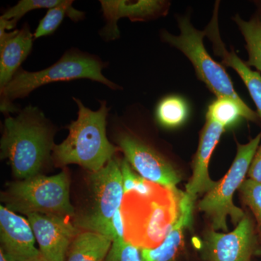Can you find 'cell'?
<instances>
[{
    "label": "cell",
    "instance_id": "obj_1",
    "mask_svg": "<svg viewBox=\"0 0 261 261\" xmlns=\"http://www.w3.org/2000/svg\"><path fill=\"white\" fill-rule=\"evenodd\" d=\"M55 126L36 106L6 115L1 139V159L8 160L15 177L20 180L40 174L49 161L55 144Z\"/></svg>",
    "mask_w": 261,
    "mask_h": 261
},
{
    "label": "cell",
    "instance_id": "obj_2",
    "mask_svg": "<svg viewBox=\"0 0 261 261\" xmlns=\"http://www.w3.org/2000/svg\"><path fill=\"white\" fill-rule=\"evenodd\" d=\"M184 196L176 187L158 184L148 195L125 193L121 207L125 240L140 250L159 247L179 217Z\"/></svg>",
    "mask_w": 261,
    "mask_h": 261
},
{
    "label": "cell",
    "instance_id": "obj_3",
    "mask_svg": "<svg viewBox=\"0 0 261 261\" xmlns=\"http://www.w3.org/2000/svg\"><path fill=\"white\" fill-rule=\"evenodd\" d=\"M77 105V118L67 126L68 137L55 145L53 157L60 166L76 164L91 172H97L114 158L118 147L107 136L108 118L111 108L100 101L97 111L87 108L80 99L73 97Z\"/></svg>",
    "mask_w": 261,
    "mask_h": 261
},
{
    "label": "cell",
    "instance_id": "obj_4",
    "mask_svg": "<svg viewBox=\"0 0 261 261\" xmlns=\"http://www.w3.org/2000/svg\"><path fill=\"white\" fill-rule=\"evenodd\" d=\"M108 63L95 55L80 49L65 51L54 64L39 71H28L20 68L5 88L0 92V109L5 115L18 113L13 104L15 99L29 97L36 89L55 82L89 80L106 86L111 90L121 87L106 78L102 73Z\"/></svg>",
    "mask_w": 261,
    "mask_h": 261
},
{
    "label": "cell",
    "instance_id": "obj_5",
    "mask_svg": "<svg viewBox=\"0 0 261 261\" xmlns=\"http://www.w3.org/2000/svg\"><path fill=\"white\" fill-rule=\"evenodd\" d=\"M178 24L179 35L163 31L161 33L163 42L177 48L186 56L193 65L199 80L204 82L217 98L232 99L243 110L247 120L257 121L258 115L240 98L224 67L215 61L206 50L203 43L205 31L201 32L195 29L189 15L178 17Z\"/></svg>",
    "mask_w": 261,
    "mask_h": 261
},
{
    "label": "cell",
    "instance_id": "obj_6",
    "mask_svg": "<svg viewBox=\"0 0 261 261\" xmlns=\"http://www.w3.org/2000/svg\"><path fill=\"white\" fill-rule=\"evenodd\" d=\"M65 171L39 174L10 185L7 193L8 208L16 212L69 217L74 214L70 203L69 180Z\"/></svg>",
    "mask_w": 261,
    "mask_h": 261
},
{
    "label": "cell",
    "instance_id": "obj_7",
    "mask_svg": "<svg viewBox=\"0 0 261 261\" xmlns=\"http://www.w3.org/2000/svg\"><path fill=\"white\" fill-rule=\"evenodd\" d=\"M260 142L261 132L245 145L238 143L236 157L231 168L199 202V210L207 215L215 231H227L228 217L237 225L245 217L243 211L233 203V196L245 181Z\"/></svg>",
    "mask_w": 261,
    "mask_h": 261
},
{
    "label": "cell",
    "instance_id": "obj_8",
    "mask_svg": "<svg viewBox=\"0 0 261 261\" xmlns=\"http://www.w3.org/2000/svg\"><path fill=\"white\" fill-rule=\"evenodd\" d=\"M120 164L121 161L114 157L104 167L90 175L94 208L92 214L79 221L77 225L80 227L87 231L107 234L111 220L121 209L124 196Z\"/></svg>",
    "mask_w": 261,
    "mask_h": 261
},
{
    "label": "cell",
    "instance_id": "obj_9",
    "mask_svg": "<svg viewBox=\"0 0 261 261\" xmlns=\"http://www.w3.org/2000/svg\"><path fill=\"white\" fill-rule=\"evenodd\" d=\"M116 143L130 166L147 181L168 187H176L181 181L178 171L159 151L126 127L117 132Z\"/></svg>",
    "mask_w": 261,
    "mask_h": 261
},
{
    "label": "cell",
    "instance_id": "obj_10",
    "mask_svg": "<svg viewBox=\"0 0 261 261\" xmlns=\"http://www.w3.org/2000/svg\"><path fill=\"white\" fill-rule=\"evenodd\" d=\"M259 239L253 221L245 214L231 232L207 231L202 256L206 261H250L258 252Z\"/></svg>",
    "mask_w": 261,
    "mask_h": 261
},
{
    "label": "cell",
    "instance_id": "obj_11",
    "mask_svg": "<svg viewBox=\"0 0 261 261\" xmlns=\"http://www.w3.org/2000/svg\"><path fill=\"white\" fill-rule=\"evenodd\" d=\"M101 11L106 24L99 34L106 42L121 37L118 22L127 18L132 22L149 21L166 16L170 2L163 0H100Z\"/></svg>",
    "mask_w": 261,
    "mask_h": 261
},
{
    "label": "cell",
    "instance_id": "obj_12",
    "mask_svg": "<svg viewBox=\"0 0 261 261\" xmlns=\"http://www.w3.org/2000/svg\"><path fill=\"white\" fill-rule=\"evenodd\" d=\"M39 251L46 261H65L78 230L68 217L42 214L27 215Z\"/></svg>",
    "mask_w": 261,
    "mask_h": 261
},
{
    "label": "cell",
    "instance_id": "obj_13",
    "mask_svg": "<svg viewBox=\"0 0 261 261\" xmlns=\"http://www.w3.org/2000/svg\"><path fill=\"white\" fill-rule=\"evenodd\" d=\"M224 128L217 122L206 118L205 126L201 132L198 148L194 159L193 173L185 192L190 204L193 206L199 195L207 193L216 186V181H213L209 176V162Z\"/></svg>",
    "mask_w": 261,
    "mask_h": 261
},
{
    "label": "cell",
    "instance_id": "obj_14",
    "mask_svg": "<svg viewBox=\"0 0 261 261\" xmlns=\"http://www.w3.org/2000/svg\"><path fill=\"white\" fill-rule=\"evenodd\" d=\"M0 238L5 253L22 261L41 253L35 247V235L28 221L5 206H0Z\"/></svg>",
    "mask_w": 261,
    "mask_h": 261
},
{
    "label": "cell",
    "instance_id": "obj_15",
    "mask_svg": "<svg viewBox=\"0 0 261 261\" xmlns=\"http://www.w3.org/2000/svg\"><path fill=\"white\" fill-rule=\"evenodd\" d=\"M34 34L28 23L20 30L0 29V92L13 80L28 58L34 44Z\"/></svg>",
    "mask_w": 261,
    "mask_h": 261
},
{
    "label": "cell",
    "instance_id": "obj_16",
    "mask_svg": "<svg viewBox=\"0 0 261 261\" xmlns=\"http://www.w3.org/2000/svg\"><path fill=\"white\" fill-rule=\"evenodd\" d=\"M205 36L213 44L214 53L222 59V64L231 67L238 72L243 81L257 110V115L261 119V75L247 66L245 62L240 59L233 51H228L220 37L218 11L215 10L210 23L206 27Z\"/></svg>",
    "mask_w": 261,
    "mask_h": 261
},
{
    "label": "cell",
    "instance_id": "obj_17",
    "mask_svg": "<svg viewBox=\"0 0 261 261\" xmlns=\"http://www.w3.org/2000/svg\"><path fill=\"white\" fill-rule=\"evenodd\" d=\"M193 207L185 193L181 213L177 221L159 247L141 250L142 260L176 261L178 252L183 244L184 232L192 219Z\"/></svg>",
    "mask_w": 261,
    "mask_h": 261
},
{
    "label": "cell",
    "instance_id": "obj_18",
    "mask_svg": "<svg viewBox=\"0 0 261 261\" xmlns=\"http://www.w3.org/2000/svg\"><path fill=\"white\" fill-rule=\"evenodd\" d=\"M113 240L92 231L79 232L72 242L65 261H105Z\"/></svg>",
    "mask_w": 261,
    "mask_h": 261
},
{
    "label": "cell",
    "instance_id": "obj_19",
    "mask_svg": "<svg viewBox=\"0 0 261 261\" xmlns=\"http://www.w3.org/2000/svg\"><path fill=\"white\" fill-rule=\"evenodd\" d=\"M73 3L72 0H62L59 5L48 10L34 33V39L53 34L59 28L65 17H68L72 21L83 20L85 13L73 8Z\"/></svg>",
    "mask_w": 261,
    "mask_h": 261
},
{
    "label": "cell",
    "instance_id": "obj_20",
    "mask_svg": "<svg viewBox=\"0 0 261 261\" xmlns=\"http://www.w3.org/2000/svg\"><path fill=\"white\" fill-rule=\"evenodd\" d=\"M243 34L248 53V61L245 62L247 66L255 67L261 72V21L254 17L248 21L243 20L240 15L233 18Z\"/></svg>",
    "mask_w": 261,
    "mask_h": 261
},
{
    "label": "cell",
    "instance_id": "obj_21",
    "mask_svg": "<svg viewBox=\"0 0 261 261\" xmlns=\"http://www.w3.org/2000/svg\"><path fill=\"white\" fill-rule=\"evenodd\" d=\"M188 116L187 103L178 96L163 98L158 105L155 117L160 124L166 128H176L183 124Z\"/></svg>",
    "mask_w": 261,
    "mask_h": 261
},
{
    "label": "cell",
    "instance_id": "obj_22",
    "mask_svg": "<svg viewBox=\"0 0 261 261\" xmlns=\"http://www.w3.org/2000/svg\"><path fill=\"white\" fill-rule=\"evenodd\" d=\"M206 118L214 120L224 128L234 124L241 118L247 119L241 107L228 98H217L211 103L206 113Z\"/></svg>",
    "mask_w": 261,
    "mask_h": 261
},
{
    "label": "cell",
    "instance_id": "obj_23",
    "mask_svg": "<svg viewBox=\"0 0 261 261\" xmlns=\"http://www.w3.org/2000/svg\"><path fill=\"white\" fill-rule=\"evenodd\" d=\"M62 0H20L15 6L8 8L0 18L8 20L16 27L20 18L32 10L50 9L61 3Z\"/></svg>",
    "mask_w": 261,
    "mask_h": 261
},
{
    "label": "cell",
    "instance_id": "obj_24",
    "mask_svg": "<svg viewBox=\"0 0 261 261\" xmlns=\"http://www.w3.org/2000/svg\"><path fill=\"white\" fill-rule=\"evenodd\" d=\"M243 202L252 211L257 222V232L261 240V184L245 179L240 189Z\"/></svg>",
    "mask_w": 261,
    "mask_h": 261
},
{
    "label": "cell",
    "instance_id": "obj_25",
    "mask_svg": "<svg viewBox=\"0 0 261 261\" xmlns=\"http://www.w3.org/2000/svg\"><path fill=\"white\" fill-rule=\"evenodd\" d=\"M120 166L123 177L124 194L130 191H135L142 195H148L153 191L156 184L147 181L142 176L134 173L130 163L126 159L122 160Z\"/></svg>",
    "mask_w": 261,
    "mask_h": 261
},
{
    "label": "cell",
    "instance_id": "obj_26",
    "mask_svg": "<svg viewBox=\"0 0 261 261\" xmlns=\"http://www.w3.org/2000/svg\"><path fill=\"white\" fill-rule=\"evenodd\" d=\"M105 261H143L141 250L125 240L113 241Z\"/></svg>",
    "mask_w": 261,
    "mask_h": 261
},
{
    "label": "cell",
    "instance_id": "obj_27",
    "mask_svg": "<svg viewBox=\"0 0 261 261\" xmlns=\"http://www.w3.org/2000/svg\"><path fill=\"white\" fill-rule=\"evenodd\" d=\"M247 174L250 179L261 184V143L252 159Z\"/></svg>",
    "mask_w": 261,
    "mask_h": 261
},
{
    "label": "cell",
    "instance_id": "obj_28",
    "mask_svg": "<svg viewBox=\"0 0 261 261\" xmlns=\"http://www.w3.org/2000/svg\"><path fill=\"white\" fill-rule=\"evenodd\" d=\"M0 261H15L5 253L3 248L0 250Z\"/></svg>",
    "mask_w": 261,
    "mask_h": 261
},
{
    "label": "cell",
    "instance_id": "obj_29",
    "mask_svg": "<svg viewBox=\"0 0 261 261\" xmlns=\"http://www.w3.org/2000/svg\"><path fill=\"white\" fill-rule=\"evenodd\" d=\"M22 261H46V260L44 258V257L42 256V254L40 253L39 255H37V256L31 257V258Z\"/></svg>",
    "mask_w": 261,
    "mask_h": 261
},
{
    "label": "cell",
    "instance_id": "obj_30",
    "mask_svg": "<svg viewBox=\"0 0 261 261\" xmlns=\"http://www.w3.org/2000/svg\"><path fill=\"white\" fill-rule=\"evenodd\" d=\"M257 6V15H255L261 21V1L255 2Z\"/></svg>",
    "mask_w": 261,
    "mask_h": 261
}]
</instances>
